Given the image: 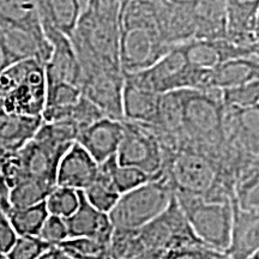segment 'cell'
<instances>
[{
    "instance_id": "cell-1",
    "label": "cell",
    "mask_w": 259,
    "mask_h": 259,
    "mask_svg": "<svg viewBox=\"0 0 259 259\" xmlns=\"http://www.w3.org/2000/svg\"><path fill=\"white\" fill-rule=\"evenodd\" d=\"M119 29L122 73L149 69L171 48L161 35L157 0H126L119 12Z\"/></svg>"
},
{
    "instance_id": "cell-2",
    "label": "cell",
    "mask_w": 259,
    "mask_h": 259,
    "mask_svg": "<svg viewBox=\"0 0 259 259\" xmlns=\"http://www.w3.org/2000/svg\"><path fill=\"white\" fill-rule=\"evenodd\" d=\"M206 154L220 163L223 153V102L219 89H185L180 148Z\"/></svg>"
},
{
    "instance_id": "cell-3",
    "label": "cell",
    "mask_w": 259,
    "mask_h": 259,
    "mask_svg": "<svg viewBox=\"0 0 259 259\" xmlns=\"http://www.w3.org/2000/svg\"><path fill=\"white\" fill-rule=\"evenodd\" d=\"M119 12L99 0H89L70 40L79 64H101L120 67L119 63Z\"/></svg>"
},
{
    "instance_id": "cell-4",
    "label": "cell",
    "mask_w": 259,
    "mask_h": 259,
    "mask_svg": "<svg viewBox=\"0 0 259 259\" xmlns=\"http://www.w3.org/2000/svg\"><path fill=\"white\" fill-rule=\"evenodd\" d=\"M0 90L5 112L42 116L46 103L45 65L36 59L9 65L0 72Z\"/></svg>"
},
{
    "instance_id": "cell-5",
    "label": "cell",
    "mask_w": 259,
    "mask_h": 259,
    "mask_svg": "<svg viewBox=\"0 0 259 259\" xmlns=\"http://www.w3.org/2000/svg\"><path fill=\"white\" fill-rule=\"evenodd\" d=\"M174 196L197 239L209 247L226 252L231 239L233 199L210 200L176 191Z\"/></svg>"
},
{
    "instance_id": "cell-6",
    "label": "cell",
    "mask_w": 259,
    "mask_h": 259,
    "mask_svg": "<svg viewBox=\"0 0 259 259\" xmlns=\"http://www.w3.org/2000/svg\"><path fill=\"white\" fill-rule=\"evenodd\" d=\"M174 197V189L167 174L120 194L108 212L114 228L141 229L161 215Z\"/></svg>"
},
{
    "instance_id": "cell-7",
    "label": "cell",
    "mask_w": 259,
    "mask_h": 259,
    "mask_svg": "<svg viewBox=\"0 0 259 259\" xmlns=\"http://www.w3.org/2000/svg\"><path fill=\"white\" fill-rule=\"evenodd\" d=\"M208 73V70L191 66L180 45H178L149 69L124 74L151 92L164 94L183 89H205Z\"/></svg>"
},
{
    "instance_id": "cell-8",
    "label": "cell",
    "mask_w": 259,
    "mask_h": 259,
    "mask_svg": "<svg viewBox=\"0 0 259 259\" xmlns=\"http://www.w3.org/2000/svg\"><path fill=\"white\" fill-rule=\"evenodd\" d=\"M124 134L116 153L122 166L138 168L155 178L166 176L168 161L173 155L162 144L156 128L151 125L122 120Z\"/></svg>"
},
{
    "instance_id": "cell-9",
    "label": "cell",
    "mask_w": 259,
    "mask_h": 259,
    "mask_svg": "<svg viewBox=\"0 0 259 259\" xmlns=\"http://www.w3.org/2000/svg\"><path fill=\"white\" fill-rule=\"evenodd\" d=\"M219 163L206 154L181 148L168 161L166 174L176 192L205 197L219 179Z\"/></svg>"
},
{
    "instance_id": "cell-10",
    "label": "cell",
    "mask_w": 259,
    "mask_h": 259,
    "mask_svg": "<svg viewBox=\"0 0 259 259\" xmlns=\"http://www.w3.org/2000/svg\"><path fill=\"white\" fill-rule=\"evenodd\" d=\"M82 95L108 118L122 120L124 73L120 67L101 64H79Z\"/></svg>"
},
{
    "instance_id": "cell-11",
    "label": "cell",
    "mask_w": 259,
    "mask_h": 259,
    "mask_svg": "<svg viewBox=\"0 0 259 259\" xmlns=\"http://www.w3.org/2000/svg\"><path fill=\"white\" fill-rule=\"evenodd\" d=\"M138 234L145 251L160 255L173 248L202 244L191 229L176 196L161 215L138 229Z\"/></svg>"
},
{
    "instance_id": "cell-12",
    "label": "cell",
    "mask_w": 259,
    "mask_h": 259,
    "mask_svg": "<svg viewBox=\"0 0 259 259\" xmlns=\"http://www.w3.org/2000/svg\"><path fill=\"white\" fill-rule=\"evenodd\" d=\"M70 147L58 144L44 136L36 135L18 149L23 163L25 179H36L56 185L57 168L60 158Z\"/></svg>"
},
{
    "instance_id": "cell-13",
    "label": "cell",
    "mask_w": 259,
    "mask_h": 259,
    "mask_svg": "<svg viewBox=\"0 0 259 259\" xmlns=\"http://www.w3.org/2000/svg\"><path fill=\"white\" fill-rule=\"evenodd\" d=\"M191 66L199 70H212L227 60L235 58L258 57L259 47H244L227 38L191 40L180 45Z\"/></svg>"
},
{
    "instance_id": "cell-14",
    "label": "cell",
    "mask_w": 259,
    "mask_h": 259,
    "mask_svg": "<svg viewBox=\"0 0 259 259\" xmlns=\"http://www.w3.org/2000/svg\"><path fill=\"white\" fill-rule=\"evenodd\" d=\"M42 30L52 46V54L45 64L46 83L66 82L79 88L82 71L70 37L50 27H42Z\"/></svg>"
},
{
    "instance_id": "cell-15",
    "label": "cell",
    "mask_w": 259,
    "mask_h": 259,
    "mask_svg": "<svg viewBox=\"0 0 259 259\" xmlns=\"http://www.w3.org/2000/svg\"><path fill=\"white\" fill-rule=\"evenodd\" d=\"M122 134V120L102 116L99 120L80 130L76 142L100 164L115 156Z\"/></svg>"
},
{
    "instance_id": "cell-16",
    "label": "cell",
    "mask_w": 259,
    "mask_h": 259,
    "mask_svg": "<svg viewBox=\"0 0 259 259\" xmlns=\"http://www.w3.org/2000/svg\"><path fill=\"white\" fill-rule=\"evenodd\" d=\"M227 40L244 47H259V0H225Z\"/></svg>"
},
{
    "instance_id": "cell-17",
    "label": "cell",
    "mask_w": 259,
    "mask_h": 259,
    "mask_svg": "<svg viewBox=\"0 0 259 259\" xmlns=\"http://www.w3.org/2000/svg\"><path fill=\"white\" fill-rule=\"evenodd\" d=\"M99 174V163L74 142L60 158L57 168L56 185L84 191Z\"/></svg>"
},
{
    "instance_id": "cell-18",
    "label": "cell",
    "mask_w": 259,
    "mask_h": 259,
    "mask_svg": "<svg viewBox=\"0 0 259 259\" xmlns=\"http://www.w3.org/2000/svg\"><path fill=\"white\" fill-rule=\"evenodd\" d=\"M232 203L231 239L226 253L231 259H248L259 252V212L241 209Z\"/></svg>"
},
{
    "instance_id": "cell-19",
    "label": "cell",
    "mask_w": 259,
    "mask_h": 259,
    "mask_svg": "<svg viewBox=\"0 0 259 259\" xmlns=\"http://www.w3.org/2000/svg\"><path fill=\"white\" fill-rule=\"evenodd\" d=\"M161 94L135 83L124 74L122 88V120L156 126L158 122Z\"/></svg>"
},
{
    "instance_id": "cell-20",
    "label": "cell",
    "mask_w": 259,
    "mask_h": 259,
    "mask_svg": "<svg viewBox=\"0 0 259 259\" xmlns=\"http://www.w3.org/2000/svg\"><path fill=\"white\" fill-rule=\"evenodd\" d=\"M69 238H92L103 244H109L113 227L108 213L99 211L87 202L80 191L78 208L70 218L65 219Z\"/></svg>"
},
{
    "instance_id": "cell-21",
    "label": "cell",
    "mask_w": 259,
    "mask_h": 259,
    "mask_svg": "<svg viewBox=\"0 0 259 259\" xmlns=\"http://www.w3.org/2000/svg\"><path fill=\"white\" fill-rule=\"evenodd\" d=\"M259 79V58H235L210 70L205 89H231Z\"/></svg>"
},
{
    "instance_id": "cell-22",
    "label": "cell",
    "mask_w": 259,
    "mask_h": 259,
    "mask_svg": "<svg viewBox=\"0 0 259 259\" xmlns=\"http://www.w3.org/2000/svg\"><path fill=\"white\" fill-rule=\"evenodd\" d=\"M158 25L162 37L170 47L194 38L191 8L170 4L167 0H158Z\"/></svg>"
},
{
    "instance_id": "cell-23",
    "label": "cell",
    "mask_w": 259,
    "mask_h": 259,
    "mask_svg": "<svg viewBox=\"0 0 259 259\" xmlns=\"http://www.w3.org/2000/svg\"><path fill=\"white\" fill-rule=\"evenodd\" d=\"M193 40H220L227 37V14L225 0H198L191 8Z\"/></svg>"
},
{
    "instance_id": "cell-24",
    "label": "cell",
    "mask_w": 259,
    "mask_h": 259,
    "mask_svg": "<svg viewBox=\"0 0 259 259\" xmlns=\"http://www.w3.org/2000/svg\"><path fill=\"white\" fill-rule=\"evenodd\" d=\"M41 27L71 36L82 15L85 3L83 0H35Z\"/></svg>"
},
{
    "instance_id": "cell-25",
    "label": "cell",
    "mask_w": 259,
    "mask_h": 259,
    "mask_svg": "<svg viewBox=\"0 0 259 259\" xmlns=\"http://www.w3.org/2000/svg\"><path fill=\"white\" fill-rule=\"evenodd\" d=\"M0 29L45 36L35 0H0Z\"/></svg>"
},
{
    "instance_id": "cell-26",
    "label": "cell",
    "mask_w": 259,
    "mask_h": 259,
    "mask_svg": "<svg viewBox=\"0 0 259 259\" xmlns=\"http://www.w3.org/2000/svg\"><path fill=\"white\" fill-rule=\"evenodd\" d=\"M42 116L3 112L0 114V143L8 150H18L36 135Z\"/></svg>"
},
{
    "instance_id": "cell-27",
    "label": "cell",
    "mask_w": 259,
    "mask_h": 259,
    "mask_svg": "<svg viewBox=\"0 0 259 259\" xmlns=\"http://www.w3.org/2000/svg\"><path fill=\"white\" fill-rule=\"evenodd\" d=\"M99 166L100 169L108 176L116 191L120 194L128 192V191L141 185H144L149 181L160 179V178L149 176L138 168L119 164L116 161V155L105 161L103 163H100Z\"/></svg>"
},
{
    "instance_id": "cell-28",
    "label": "cell",
    "mask_w": 259,
    "mask_h": 259,
    "mask_svg": "<svg viewBox=\"0 0 259 259\" xmlns=\"http://www.w3.org/2000/svg\"><path fill=\"white\" fill-rule=\"evenodd\" d=\"M57 185L46 181L27 178L17 185L10 189V208L21 209L45 203L48 194Z\"/></svg>"
},
{
    "instance_id": "cell-29",
    "label": "cell",
    "mask_w": 259,
    "mask_h": 259,
    "mask_svg": "<svg viewBox=\"0 0 259 259\" xmlns=\"http://www.w3.org/2000/svg\"><path fill=\"white\" fill-rule=\"evenodd\" d=\"M6 213L16 234L19 236H37L42 225L50 215L45 203L28 208H10Z\"/></svg>"
},
{
    "instance_id": "cell-30",
    "label": "cell",
    "mask_w": 259,
    "mask_h": 259,
    "mask_svg": "<svg viewBox=\"0 0 259 259\" xmlns=\"http://www.w3.org/2000/svg\"><path fill=\"white\" fill-rule=\"evenodd\" d=\"M82 192L84 198L87 199V202L90 205L99 210V211L106 213H108L114 208L119 197H120V193L116 191L108 176L100 169V166L96 179L93 181L92 185L87 187Z\"/></svg>"
},
{
    "instance_id": "cell-31",
    "label": "cell",
    "mask_w": 259,
    "mask_h": 259,
    "mask_svg": "<svg viewBox=\"0 0 259 259\" xmlns=\"http://www.w3.org/2000/svg\"><path fill=\"white\" fill-rule=\"evenodd\" d=\"M57 248L71 259H111L108 245L92 238H67Z\"/></svg>"
},
{
    "instance_id": "cell-32",
    "label": "cell",
    "mask_w": 259,
    "mask_h": 259,
    "mask_svg": "<svg viewBox=\"0 0 259 259\" xmlns=\"http://www.w3.org/2000/svg\"><path fill=\"white\" fill-rule=\"evenodd\" d=\"M80 202V191L69 187L56 186L45 200V205L50 215L61 219L70 218L78 208Z\"/></svg>"
},
{
    "instance_id": "cell-33",
    "label": "cell",
    "mask_w": 259,
    "mask_h": 259,
    "mask_svg": "<svg viewBox=\"0 0 259 259\" xmlns=\"http://www.w3.org/2000/svg\"><path fill=\"white\" fill-rule=\"evenodd\" d=\"M222 92V102L227 107L247 109L258 107L259 103V79L244 85L225 89Z\"/></svg>"
},
{
    "instance_id": "cell-34",
    "label": "cell",
    "mask_w": 259,
    "mask_h": 259,
    "mask_svg": "<svg viewBox=\"0 0 259 259\" xmlns=\"http://www.w3.org/2000/svg\"><path fill=\"white\" fill-rule=\"evenodd\" d=\"M52 246L38 236H17L14 245L6 252L8 259H38L52 250Z\"/></svg>"
},
{
    "instance_id": "cell-35",
    "label": "cell",
    "mask_w": 259,
    "mask_h": 259,
    "mask_svg": "<svg viewBox=\"0 0 259 259\" xmlns=\"http://www.w3.org/2000/svg\"><path fill=\"white\" fill-rule=\"evenodd\" d=\"M160 259H231L223 251L215 250L204 244L173 248L164 252Z\"/></svg>"
},
{
    "instance_id": "cell-36",
    "label": "cell",
    "mask_w": 259,
    "mask_h": 259,
    "mask_svg": "<svg viewBox=\"0 0 259 259\" xmlns=\"http://www.w3.org/2000/svg\"><path fill=\"white\" fill-rule=\"evenodd\" d=\"M0 176L10 189L25 179L23 163L18 150H6L0 156Z\"/></svg>"
},
{
    "instance_id": "cell-37",
    "label": "cell",
    "mask_w": 259,
    "mask_h": 259,
    "mask_svg": "<svg viewBox=\"0 0 259 259\" xmlns=\"http://www.w3.org/2000/svg\"><path fill=\"white\" fill-rule=\"evenodd\" d=\"M37 236L41 240L51 245L52 247H57L60 242L69 238V231H67L65 219L58 218V216L54 215H48Z\"/></svg>"
},
{
    "instance_id": "cell-38",
    "label": "cell",
    "mask_w": 259,
    "mask_h": 259,
    "mask_svg": "<svg viewBox=\"0 0 259 259\" xmlns=\"http://www.w3.org/2000/svg\"><path fill=\"white\" fill-rule=\"evenodd\" d=\"M14 227L10 222L8 213L0 208V251L6 253L17 239Z\"/></svg>"
},
{
    "instance_id": "cell-39",
    "label": "cell",
    "mask_w": 259,
    "mask_h": 259,
    "mask_svg": "<svg viewBox=\"0 0 259 259\" xmlns=\"http://www.w3.org/2000/svg\"><path fill=\"white\" fill-rule=\"evenodd\" d=\"M15 61L12 59V57L10 56L8 48H6V45L4 42V38H3L2 32H0V72L3 70H5L9 65L14 64Z\"/></svg>"
},
{
    "instance_id": "cell-40",
    "label": "cell",
    "mask_w": 259,
    "mask_h": 259,
    "mask_svg": "<svg viewBox=\"0 0 259 259\" xmlns=\"http://www.w3.org/2000/svg\"><path fill=\"white\" fill-rule=\"evenodd\" d=\"M9 196H10V187L6 185L5 180L0 176V208H2L6 212L10 209L9 203Z\"/></svg>"
},
{
    "instance_id": "cell-41",
    "label": "cell",
    "mask_w": 259,
    "mask_h": 259,
    "mask_svg": "<svg viewBox=\"0 0 259 259\" xmlns=\"http://www.w3.org/2000/svg\"><path fill=\"white\" fill-rule=\"evenodd\" d=\"M167 2L170 3V4L183 6V8H192L198 0H167Z\"/></svg>"
},
{
    "instance_id": "cell-42",
    "label": "cell",
    "mask_w": 259,
    "mask_h": 259,
    "mask_svg": "<svg viewBox=\"0 0 259 259\" xmlns=\"http://www.w3.org/2000/svg\"><path fill=\"white\" fill-rule=\"evenodd\" d=\"M100 3H102L103 5L109 6V8H115L120 9L121 4L124 3V0H99Z\"/></svg>"
},
{
    "instance_id": "cell-43",
    "label": "cell",
    "mask_w": 259,
    "mask_h": 259,
    "mask_svg": "<svg viewBox=\"0 0 259 259\" xmlns=\"http://www.w3.org/2000/svg\"><path fill=\"white\" fill-rule=\"evenodd\" d=\"M3 112H5V109H4V94H3L2 90H0V114H2Z\"/></svg>"
},
{
    "instance_id": "cell-44",
    "label": "cell",
    "mask_w": 259,
    "mask_h": 259,
    "mask_svg": "<svg viewBox=\"0 0 259 259\" xmlns=\"http://www.w3.org/2000/svg\"><path fill=\"white\" fill-rule=\"evenodd\" d=\"M6 150H8V149H6V148L4 147V145H3L2 143H0V156H2V155L4 154Z\"/></svg>"
},
{
    "instance_id": "cell-45",
    "label": "cell",
    "mask_w": 259,
    "mask_h": 259,
    "mask_svg": "<svg viewBox=\"0 0 259 259\" xmlns=\"http://www.w3.org/2000/svg\"><path fill=\"white\" fill-rule=\"evenodd\" d=\"M0 259H8V258H6V253L0 251Z\"/></svg>"
},
{
    "instance_id": "cell-46",
    "label": "cell",
    "mask_w": 259,
    "mask_h": 259,
    "mask_svg": "<svg viewBox=\"0 0 259 259\" xmlns=\"http://www.w3.org/2000/svg\"><path fill=\"white\" fill-rule=\"evenodd\" d=\"M258 253H259V252H258ZM258 253H255V254H253V255H252V257H251V258H248V259H258Z\"/></svg>"
},
{
    "instance_id": "cell-47",
    "label": "cell",
    "mask_w": 259,
    "mask_h": 259,
    "mask_svg": "<svg viewBox=\"0 0 259 259\" xmlns=\"http://www.w3.org/2000/svg\"><path fill=\"white\" fill-rule=\"evenodd\" d=\"M83 2H84V3H85V4H87V3H88V2H89V0H83Z\"/></svg>"
},
{
    "instance_id": "cell-48",
    "label": "cell",
    "mask_w": 259,
    "mask_h": 259,
    "mask_svg": "<svg viewBox=\"0 0 259 259\" xmlns=\"http://www.w3.org/2000/svg\"><path fill=\"white\" fill-rule=\"evenodd\" d=\"M124 2H126V0H124Z\"/></svg>"
}]
</instances>
